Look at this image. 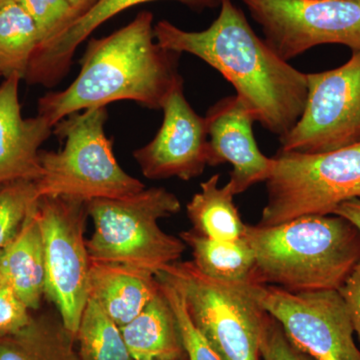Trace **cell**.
<instances>
[{"label": "cell", "instance_id": "obj_1", "mask_svg": "<svg viewBox=\"0 0 360 360\" xmlns=\"http://www.w3.org/2000/svg\"><path fill=\"white\" fill-rule=\"evenodd\" d=\"M210 27L187 32L170 21L155 25L158 44L193 54L219 71L264 129L281 137L295 127L307 98V73L296 70L255 32L232 0H220Z\"/></svg>", "mask_w": 360, "mask_h": 360}, {"label": "cell", "instance_id": "obj_2", "mask_svg": "<svg viewBox=\"0 0 360 360\" xmlns=\"http://www.w3.org/2000/svg\"><path fill=\"white\" fill-rule=\"evenodd\" d=\"M155 16L141 11L129 25L101 39H92L82 59L79 75L65 90L39 99V115L52 127L75 112L131 101L161 110L175 85L180 53L158 44Z\"/></svg>", "mask_w": 360, "mask_h": 360}, {"label": "cell", "instance_id": "obj_3", "mask_svg": "<svg viewBox=\"0 0 360 360\" xmlns=\"http://www.w3.org/2000/svg\"><path fill=\"white\" fill-rule=\"evenodd\" d=\"M255 255L253 283L291 292L340 290L360 262V231L335 214L246 225Z\"/></svg>", "mask_w": 360, "mask_h": 360}, {"label": "cell", "instance_id": "obj_4", "mask_svg": "<svg viewBox=\"0 0 360 360\" xmlns=\"http://www.w3.org/2000/svg\"><path fill=\"white\" fill-rule=\"evenodd\" d=\"M181 210L174 193L163 187L144 188L122 198L87 202L94 232L86 240L90 260L129 265L158 274L179 262L186 250L181 238L168 234L160 220Z\"/></svg>", "mask_w": 360, "mask_h": 360}, {"label": "cell", "instance_id": "obj_5", "mask_svg": "<svg viewBox=\"0 0 360 360\" xmlns=\"http://www.w3.org/2000/svg\"><path fill=\"white\" fill-rule=\"evenodd\" d=\"M106 106L66 116L53 134L65 141L58 153L40 150L44 174L37 181L39 198H122L143 191L141 180L127 174L116 160L113 143L105 134Z\"/></svg>", "mask_w": 360, "mask_h": 360}, {"label": "cell", "instance_id": "obj_6", "mask_svg": "<svg viewBox=\"0 0 360 360\" xmlns=\"http://www.w3.org/2000/svg\"><path fill=\"white\" fill-rule=\"evenodd\" d=\"M274 160L260 226L333 214L360 198V142L322 153L279 150Z\"/></svg>", "mask_w": 360, "mask_h": 360}, {"label": "cell", "instance_id": "obj_7", "mask_svg": "<svg viewBox=\"0 0 360 360\" xmlns=\"http://www.w3.org/2000/svg\"><path fill=\"white\" fill-rule=\"evenodd\" d=\"M162 272L179 285L191 321L220 359L260 360L269 314L251 295L248 283L212 278L193 262H174Z\"/></svg>", "mask_w": 360, "mask_h": 360}, {"label": "cell", "instance_id": "obj_8", "mask_svg": "<svg viewBox=\"0 0 360 360\" xmlns=\"http://www.w3.org/2000/svg\"><path fill=\"white\" fill-rule=\"evenodd\" d=\"M45 262V295L77 338L89 298L90 260L84 238L87 202L77 198L42 196L37 203Z\"/></svg>", "mask_w": 360, "mask_h": 360}, {"label": "cell", "instance_id": "obj_9", "mask_svg": "<svg viewBox=\"0 0 360 360\" xmlns=\"http://www.w3.org/2000/svg\"><path fill=\"white\" fill-rule=\"evenodd\" d=\"M248 286L291 342L312 359L360 360L354 326L340 291L291 292L269 284Z\"/></svg>", "mask_w": 360, "mask_h": 360}, {"label": "cell", "instance_id": "obj_10", "mask_svg": "<svg viewBox=\"0 0 360 360\" xmlns=\"http://www.w3.org/2000/svg\"><path fill=\"white\" fill-rule=\"evenodd\" d=\"M265 42L290 61L317 45L360 51V0H241Z\"/></svg>", "mask_w": 360, "mask_h": 360}, {"label": "cell", "instance_id": "obj_11", "mask_svg": "<svg viewBox=\"0 0 360 360\" xmlns=\"http://www.w3.org/2000/svg\"><path fill=\"white\" fill-rule=\"evenodd\" d=\"M281 150L322 153L360 142V51L335 70L307 73L302 117L279 139Z\"/></svg>", "mask_w": 360, "mask_h": 360}, {"label": "cell", "instance_id": "obj_12", "mask_svg": "<svg viewBox=\"0 0 360 360\" xmlns=\"http://www.w3.org/2000/svg\"><path fill=\"white\" fill-rule=\"evenodd\" d=\"M184 84L182 80L175 85L163 103V122L155 139L134 151L146 179L177 177L187 181L200 176L207 167L205 118L187 101Z\"/></svg>", "mask_w": 360, "mask_h": 360}, {"label": "cell", "instance_id": "obj_13", "mask_svg": "<svg viewBox=\"0 0 360 360\" xmlns=\"http://www.w3.org/2000/svg\"><path fill=\"white\" fill-rule=\"evenodd\" d=\"M208 141V167L231 163L227 184L234 195L266 181L274 169V158L258 148L253 134L255 112L238 96L224 97L210 106L205 116Z\"/></svg>", "mask_w": 360, "mask_h": 360}, {"label": "cell", "instance_id": "obj_14", "mask_svg": "<svg viewBox=\"0 0 360 360\" xmlns=\"http://www.w3.org/2000/svg\"><path fill=\"white\" fill-rule=\"evenodd\" d=\"M151 1L158 0H97L89 11L71 21L51 39L37 45L30 59L25 82L28 84H39L45 87L58 84L70 70L77 47L99 26L127 9ZM172 1L179 2L198 11L220 6V0Z\"/></svg>", "mask_w": 360, "mask_h": 360}, {"label": "cell", "instance_id": "obj_15", "mask_svg": "<svg viewBox=\"0 0 360 360\" xmlns=\"http://www.w3.org/2000/svg\"><path fill=\"white\" fill-rule=\"evenodd\" d=\"M21 80L13 75L0 84V186L15 180L37 181L44 174L40 146L53 132L44 116L23 117Z\"/></svg>", "mask_w": 360, "mask_h": 360}, {"label": "cell", "instance_id": "obj_16", "mask_svg": "<svg viewBox=\"0 0 360 360\" xmlns=\"http://www.w3.org/2000/svg\"><path fill=\"white\" fill-rule=\"evenodd\" d=\"M160 285L155 274L129 265L91 262L89 297L120 328L148 304Z\"/></svg>", "mask_w": 360, "mask_h": 360}, {"label": "cell", "instance_id": "obj_17", "mask_svg": "<svg viewBox=\"0 0 360 360\" xmlns=\"http://www.w3.org/2000/svg\"><path fill=\"white\" fill-rule=\"evenodd\" d=\"M0 278L32 311L39 309L45 295V262L37 205L18 236L0 253Z\"/></svg>", "mask_w": 360, "mask_h": 360}, {"label": "cell", "instance_id": "obj_18", "mask_svg": "<svg viewBox=\"0 0 360 360\" xmlns=\"http://www.w3.org/2000/svg\"><path fill=\"white\" fill-rule=\"evenodd\" d=\"M120 328L134 360L186 359L179 322L161 288L141 314Z\"/></svg>", "mask_w": 360, "mask_h": 360}, {"label": "cell", "instance_id": "obj_19", "mask_svg": "<svg viewBox=\"0 0 360 360\" xmlns=\"http://www.w3.org/2000/svg\"><path fill=\"white\" fill-rule=\"evenodd\" d=\"M77 338L59 314H33L30 323L0 338V360H80Z\"/></svg>", "mask_w": 360, "mask_h": 360}, {"label": "cell", "instance_id": "obj_20", "mask_svg": "<svg viewBox=\"0 0 360 360\" xmlns=\"http://www.w3.org/2000/svg\"><path fill=\"white\" fill-rule=\"evenodd\" d=\"M179 238L193 251V262L205 276L226 283H253L255 251L245 236L236 240H215L194 229Z\"/></svg>", "mask_w": 360, "mask_h": 360}, {"label": "cell", "instance_id": "obj_21", "mask_svg": "<svg viewBox=\"0 0 360 360\" xmlns=\"http://www.w3.org/2000/svg\"><path fill=\"white\" fill-rule=\"evenodd\" d=\"M219 174L201 182L200 191L187 203V217L194 231L215 240H236L245 236L246 225L234 205L229 184L219 187Z\"/></svg>", "mask_w": 360, "mask_h": 360}, {"label": "cell", "instance_id": "obj_22", "mask_svg": "<svg viewBox=\"0 0 360 360\" xmlns=\"http://www.w3.org/2000/svg\"><path fill=\"white\" fill-rule=\"evenodd\" d=\"M39 41L37 25L20 2L0 6V77L25 80Z\"/></svg>", "mask_w": 360, "mask_h": 360}, {"label": "cell", "instance_id": "obj_23", "mask_svg": "<svg viewBox=\"0 0 360 360\" xmlns=\"http://www.w3.org/2000/svg\"><path fill=\"white\" fill-rule=\"evenodd\" d=\"M80 360H134L122 328L89 297L77 333Z\"/></svg>", "mask_w": 360, "mask_h": 360}, {"label": "cell", "instance_id": "obj_24", "mask_svg": "<svg viewBox=\"0 0 360 360\" xmlns=\"http://www.w3.org/2000/svg\"><path fill=\"white\" fill-rule=\"evenodd\" d=\"M39 195L35 181L15 180L0 186V250L20 233Z\"/></svg>", "mask_w": 360, "mask_h": 360}, {"label": "cell", "instance_id": "obj_25", "mask_svg": "<svg viewBox=\"0 0 360 360\" xmlns=\"http://www.w3.org/2000/svg\"><path fill=\"white\" fill-rule=\"evenodd\" d=\"M161 290L167 296L179 322L180 335L184 342L187 360H222L194 326L186 300L176 283L165 272L156 274Z\"/></svg>", "mask_w": 360, "mask_h": 360}, {"label": "cell", "instance_id": "obj_26", "mask_svg": "<svg viewBox=\"0 0 360 360\" xmlns=\"http://www.w3.org/2000/svg\"><path fill=\"white\" fill-rule=\"evenodd\" d=\"M34 21L39 33V44L51 39L75 20L68 0H18Z\"/></svg>", "mask_w": 360, "mask_h": 360}, {"label": "cell", "instance_id": "obj_27", "mask_svg": "<svg viewBox=\"0 0 360 360\" xmlns=\"http://www.w3.org/2000/svg\"><path fill=\"white\" fill-rule=\"evenodd\" d=\"M260 356L264 360H314L291 342L278 321L269 314L260 342Z\"/></svg>", "mask_w": 360, "mask_h": 360}, {"label": "cell", "instance_id": "obj_28", "mask_svg": "<svg viewBox=\"0 0 360 360\" xmlns=\"http://www.w3.org/2000/svg\"><path fill=\"white\" fill-rule=\"evenodd\" d=\"M32 310L0 278V338L13 335L32 321Z\"/></svg>", "mask_w": 360, "mask_h": 360}, {"label": "cell", "instance_id": "obj_29", "mask_svg": "<svg viewBox=\"0 0 360 360\" xmlns=\"http://www.w3.org/2000/svg\"><path fill=\"white\" fill-rule=\"evenodd\" d=\"M338 291L345 300L354 333L360 340V262Z\"/></svg>", "mask_w": 360, "mask_h": 360}, {"label": "cell", "instance_id": "obj_30", "mask_svg": "<svg viewBox=\"0 0 360 360\" xmlns=\"http://www.w3.org/2000/svg\"><path fill=\"white\" fill-rule=\"evenodd\" d=\"M333 214L348 220L360 231V198L342 203L336 208Z\"/></svg>", "mask_w": 360, "mask_h": 360}, {"label": "cell", "instance_id": "obj_31", "mask_svg": "<svg viewBox=\"0 0 360 360\" xmlns=\"http://www.w3.org/2000/svg\"><path fill=\"white\" fill-rule=\"evenodd\" d=\"M68 1H70L71 6H72L73 11L75 13V18H77L78 16L82 15V13H84L85 11H89L90 7L94 6L97 0H68Z\"/></svg>", "mask_w": 360, "mask_h": 360}, {"label": "cell", "instance_id": "obj_32", "mask_svg": "<svg viewBox=\"0 0 360 360\" xmlns=\"http://www.w3.org/2000/svg\"><path fill=\"white\" fill-rule=\"evenodd\" d=\"M18 1V0H0V6L2 4H8V2Z\"/></svg>", "mask_w": 360, "mask_h": 360}, {"label": "cell", "instance_id": "obj_33", "mask_svg": "<svg viewBox=\"0 0 360 360\" xmlns=\"http://www.w3.org/2000/svg\"><path fill=\"white\" fill-rule=\"evenodd\" d=\"M139 360H151V359H139ZM182 360H187V359H182Z\"/></svg>", "mask_w": 360, "mask_h": 360}, {"label": "cell", "instance_id": "obj_34", "mask_svg": "<svg viewBox=\"0 0 360 360\" xmlns=\"http://www.w3.org/2000/svg\"><path fill=\"white\" fill-rule=\"evenodd\" d=\"M0 253H1V250H0Z\"/></svg>", "mask_w": 360, "mask_h": 360}, {"label": "cell", "instance_id": "obj_35", "mask_svg": "<svg viewBox=\"0 0 360 360\" xmlns=\"http://www.w3.org/2000/svg\"></svg>", "mask_w": 360, "mask_h": 360}]
</instances>
